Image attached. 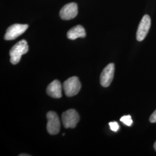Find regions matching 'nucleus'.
Masks as SVG:
<instances>
[{
  "label": "nucleus",
  "instance_id": "f257e3e1",
  "mask_svg": "<svg viewBox=\"0 0 156 156\" xmlns=\"http://www.w3.org/2000/svg\"><path fill=\"white\" fill-rule=\"evenodd\" d=\"M28 51V46L26 40L23 39L18 42L11 48L9 51L10 62L12 64L16 65L20 61L22 56L26 54Z\"/></svg>",
  "mask_w": 156,
  "mask_h": 156
},
{
  "label": "nucleus",
  "instance_id": "7ed1b4c3",
  "mask_svg": "<svg viewBox=\"0 0 156 156\" xmlns=\"http://www.w3.org/2000/svg\"><path fill=\"white\" fill-rule=\"evenodd\" d=\"M62 119L65 128H74L79 122L80 117L75 110L69 109L62 113Z\"/></svg>",
  "mask_w": 156,
  "mask_h": 156
},
{
  "label": "nucleus",
  "instance_id": "39448f33",
  "mask_svg": "<svg viewBox=\"0 0 156 156\" xmlns=\"http://www.w3.org/2000/svg\"><path fill=\"white\" fill-rule=\"evenodd\" d=\"M28 27L27 24H13L6 30L4 39L7 41L14 40L22 35L27 30Z\"/></svg>",
  "mask_w": 156,
  "mask_h": 156
},
{
  "label": "nucleus",
  "instance_id": "6e6552de",
  "mask_svg": "<svg viewBox=\"0 0 156 156\" xmlns=\"http://www.w3.org/2000/svg\"><path fill=\"white\" fill-rule=\"evenodd\" d=\"M78 15V5L76 3L71 2L64 6L60 12V16L62 20L73 19Z\"/></svg>",
  "mask_w": 156,
  "mask_h": 156
},
{
  "label": "nucleus",
  "instance_id": "0eeeda50",
  "mask_svg": "<svg viewBox=\"0 0 156 156\" xmlns=\"http://www.w3.org/2000/svg\"><path fill=\"white\" fill-rule=\"evenodd\" d=\"M115 65L110 63L102 71L100 76V83L102 87H108L111 84L114 76Z\"/></svg>",
  "mask_w": 156,
  "mask_h": 156
},
{
  "label": "nucleus",
  "instance_id": "ddd939ff",
  "mask_svg": "<svg viewBox=\"0 0 156 156\" xmlns=\"http://www.w3.org/2000/svg\"><path fill=\"white\" fill-rule=\"evenodd\" d=\"M149 121L151 123H156V110L151 114L149 118Z\"/></svg>",
  "mask_w": 156,
  "mask_h": 156
},
{
  "label": "nucleus",
  "instance_id": "1a4fd4ad",
  "mask_svg": "<svg viewBox=\"0 0 156 156\" xmlns=\"http://www.w3.org/2000/svg\"><path fill=\"white\" fill-rule=\"evenodd\" d=\"M46 93L48 95L52 98H61L62 96V84L57 80L53 81L48 85L46 89Z\"/></svg>",
  "mask_w": 156,
  "mask_h": 156
},
{
  "label": "nucleus",
  "instance_id": "2eb2a0df",
  "mask_svg": "<svg viewBox=\"0 0 156 156\" xmlns=\"http://www.w3.org/2000/svg\"><path fill=\"white\" fill-rule=\"evenodd\" d=\"M30 156V155H28V154H20V155H19V156Z\"/></svg>",
  "mask_w": 156,
  "mask_h": 156
},
{
  "label": "nucleus",
  "instance_id": "423d86ee",
  "mask_svg": "<svg viewBox=\"0 0 156 156\" xmlns=\"http://www.w3.org/2000/svg\"><path fill=\"white\" fill-rule=\"evenodd\" d=\"M151 26V19L148 15L142 17L136 31V40L141 42L144 40L149 31Z\"/></svg>",
  "mask_w": 156,
  "mask_h": 156
},
{
  "label": "nucleus",
  "instance_id": "20e7f679",
  "mask_svg": "<svg viewBox=\"0 0 156 156\" xmlns=\"http://www.w3.org/2000/svg\"><path fill=\"white\" fill-rule=\"evenodd\" d=\"M46 117L48 119L47 130L48 133L50 135L58 134L60 129V122L57 113L55 112H49Z\"/></svg>",
  "mask_w": 156,
  "mask_h": 156
},
{
  "label": "nucleus",
  "instance_id": "f03ea898",
  "mask_svg": "<svg viewBox=\"0 0 156 156\" xmlns=\"http://www.w3.org/2000/svg\"><path fill=\"white\" fill-rule=\"evenodd\" d=\"M63 89L67 97L77 94L81 89V83L78 77L73 76L66 80L63 83Z\"/></svg>",
  "mask_w": 156,
  "mask_h": 156
},
{
  "label": "nucleus",
  "instance_id": "9d476101",
  "mask_svg": "<svg viewBox=\"0 0 156 156\" xmlns=\"http://www.w3.org/2000/svg\"><path fill=\"white\" fill-rule=\"evenodd\" d=\"M86 35L84 28L80 25H78L71 28L67 33L68 38L75 40L78 38H84Z\"/></svg>",
  "mask_w": 156,
  "mask_h": 156
},
{
  "label": "nucleus",
  "instance_id": "f8f14e48",
  "mask_svg": "<svg viewBox=\"0 0 156 156\" xmlns=\"http://www.w3.org/2000/svg\"><path fill=\"white\" fill-rule=\"evenodd\" d=\"M109 125L110 126L111 129L112 131H114V132H116V131H118V129H119V125L116 122H110V123H109Z\"/></svg>",
  "mask_w": 156,
  "mask_h": 156
},
{
  "label": "nucleus",
  "instance_id": "9b49d317",
  "mask_svg": "<svg viewBox=\"0 0 156 156\" xmlns=\"http://www.w3.org/2000/svg\"><path fill=\"white\" fill-rule=\"evenodd\" d=\"M120 121L127 126H131L133 123V120H132L130 115H127V116H122L120 119Z\"/></svg>",
  "mask_w": 156,
  "mask_h": 156
},
{
  "label": "nucleus",
  "instance_id": "4468645a",
  "mask_svg": "<svg viewBox=\"0 0 156 156\" xmlns=\"http://www.w3.org/2000/svg\"><path fill=\"white\" fill-rule=\"evenodd\" d=\"M154 150L156 151V141L155 142L154 144Z\"/></svg>",
  "mask_w": 156,
  "mask_h": 156
}]
</instances>
